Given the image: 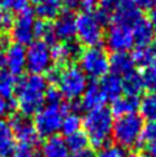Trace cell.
<instances>
[{"label":"cell","instance_id":"7dc6e473","mask_svg":"<svg viewBox=\"0 0 156 157\" xmlns=\"http://www.w3.org/2000/svg\"><path fill=\"white\" fill-rule=\"evenodd\" d=\"M31 2H33V3H35V4H37V3H39V2H41V0H31Z\"/></svg>","mask_w":156,"mask_h":157},{"label":"cell","instance_id":"603a6c76","mask_svg":"<svg viewBox=\"0 0 156 157\" xmlns=\"http://www.w3.org/2000/svg\"><path fill=\"white\" fill-rule=\"evenodd\" d=\"M131 31H133V36H134V43L137 46H144V44H150L154 42L155 34L147 18L142 17L131 27Z\"/></svg>","mask_w":156,"mask_h":157},{"label":"cell","instance_id":"ac0fdd59","mask_svg":"<svg viewBox=\"0 0 156 157\" xmlns=\"http://www.w3.org/2000/svg\"><path fill=\"white\" fill-rule=\"evenodd\" d=\"M41 157H69V149L66 147L65 139L61 135H53L47 138L42 144Z\"/></svg>","mask_w":156,"mask_h":157},{"label":"cell","instance_id":"484cf974","mask_svg":"<svg viewBox=\"0 0 156 157\" xmlns=\"http://www.w3.org/2000/svg\"><path fill=\"white\" fill-rule=\"evenodd\" d=\"M139 110L143 120L147 122H155L156 121V94H146L139 100Z\"/></svg>","mask_w":156,"mask_h":157},{"label":"cell","instance_id":"836d02e7","mask_svg":"<svg viewBox=\"0 0 156 157\" xmlns=\"http://www.w3.org/2000/svg\"><path fill=\"white\" fill-rule=\"evenodd\" d=\"M14 22V17L13 13L9 12V10L4 9L2 5H0V31H8L12 29Z\"/></svg>","mask_w":156,"mask_h":157},{"label":"cell","instance_id":"5b68a950","mask_svg":"<svg viewBox=\"0 0 156 157\" xmlns=\"http://www.w3.org/2000/svg\"><path fill=\"white\" fill-rule=\"evenodd\" d=\"M57 85L63 98L76 101L87 87V77L77 65H66L60 69Z\"/></svg>","mask_w":156,"mask_h":157},{"label":"cell","instance_id":"8992f818","mask_svg":"<svg viewBox=\"0 0 156 157\" xmlns=\"http://www.w3.org/2000/svg\"><path fill=\"white\" fill-rule=\"evenodd\" d=\"M76 35L80 44L88 48L99 47L104 39L103 26L92 12H82L76 17Z\"/></svg>","mask_w":156,"mask_h":157},{"label":"cell","instance_id":"30bf717a","mask_svg":"<svg viewBox=\"0 0 156 157\" xmlns=\"http://www.w3.org/2000/svg\"><path fill=\"white\" fill-rule=\"evenodd\" d=\"M34 12L30 7L20 12L10 29L13 40L24 47L26 44H30L34 39Z\"/></svg>","mask_w":156,"mask_h":157},{"label":"cell","instance_id":"8fae6325","mask_svg":"<svg viewBox=\"0 0 156 157\" xmlns=\"http://www.w3.org/2000/svg\"><path fill=\"white\" fill-rule=\"evenodd\" d=\"M104 38L107 47L112 52H127L135 44L131 29L120 24H111Z\"/></svg>","mask_w":156,"mask_h":157},{"label":"cell","instance_id":"e575fe53","mask_svg":"<svg viewBox=\"0 0 156 157\" xmlns=\"http://www.w3.org/2000/svg\"><path fill=\"white\" fill-rule=\"evenodd\" d=\"M9 157H41V156L37 152V148L18 144V145H16L13 153Z\"/></svg>","mask_w":156,"mask_h":157},{"label":"cell","instance_id":"f6af8a7d","mask_svg":"<svg viewBox=\"0 0 156 157\" xmlns=\"http://www.w3.org/2000/svg\"><path fill=\"white\" fill-rule=\"evenodd\" d=\"M126 157H146L144 153L138 152V151H134V152H130L129 155H126Z\"/></svg>","mask_w":156,"mask_h":157},{"label":"cell","instance_id":"9c48e42d","mask_svg":"<svg viewBox=\"0 0 156 157\" xmlns=\"http://www.w3.org/2000/svg\"><path fill=\"white\" fill-rule=\"evenodd\" d=\"M8 125L13 132L14 140H17L18 144L33 148H37L41 144V138L35 131L33 122L27 117L22 114H12Z\"/></svg>","mask_w":156,"mask_h":157},{"label":"cell","instance_id":"e0dca14e","mask_svg":"<svg viewBox=\"0 0 156 157\" xmlns=\"http://www.w3.org/2000/svg\"><path fill=\"white\" fill-rule=\"evenodd\" d=\"M109 69L116 75H127L134 70V61L129 52H113L108 57Z\"/></svg>","mask_w":156,"mask_h":157},{"label":"cell","instance_id":"bcb514c9","mask_svg":"<svg viewBox=\"0 0 156 157\" xmlns=\"http://www.w3.org/2000/svg\"><path fill=\"white\" fill-rule=\"evenodd\" d=\"M4 65H5V59H4V55L2 53V51H0V70L4 68Z\"/></svg>","mask_w":156,"mask_h":157},{"label":"cell","instance_id":"4316f807","mask_svg":"<svg viewBox=\"0 0 156 157\" xmlns=\"http://www.w3.org/2000/svg\"><path fill=\"white\" fill-rule=\"evenodd\" d=\"M16 85H17V81H16L14 75H12L5 69L0 70V98L5 100L12 99Z\"/></svg>","mask_w":156,"mask_h":157},{"label":"cell","instance_id":"d590c367","mask_svg":"<svg viewBox=\"0 0 156 157\" xmlns=\"http://www.w3.org/2000/svg\"><path fill=\"white\" fill-rule=\"evenodd\" d=\"M44 99H46L47 104L59 105V104H61V101H63V95H61V92L59 91V88L52 86V87H47Z\"/></svg>","mask_w":156,"mask_h":157},{"label":"cell","instance_id":"4dcf8cb0","mask_svg":"<svg viewBox=\"0 0 156 157\" xmlns=\"http://www.w3.org/2000/svg\"><path fill=\"white\" fill-rule=\"evenodd\" d=\"M152 142H156V121L147 122L143 126L141 140H139V147L141 145H146L148 143H152Z\"/></svg>","mask_w":156,"mask_h":157},{"label":"cell","instance_id":"c3c4849f","mask_svg":"<svg viewBox=\"0 0 156 157\" xmlns=\"http://www.w3.org/2000/svg\"><path fill=\"white\" fill-rule=\"evenodd\" d=\"M3 122H4V121H3L2 118H0V126H2V125H3Z\"/></svg>","mask_w":156,"mask_h":157},{"label":"cell","instance_id":"7a4b0ae2","mask_svg":"<svg viewBox=\"0 0 156 157\" xmlns=\"http://www.w3.org/2000/svg\"><path fill=\"white\" fill-rule=\"evenodd\" d=\"M113 122V116L107 106L87 112L85 118L82 120V126L83 132L86 134L88 143L94 149H100L109 144V139L112 138Z\"/></svg>","mask_w":156,"mask_h":157},{"label":"cell","instance_id":"f35d334b","mask_svg":"<svg viewBox=\"0 0 156 157\" xmlns=\"http://www.w3.org/2000/svg\"><path fill=\"white\" fill-rule=\"evenodd\" d=\"M139 9H152L156 7V0H129Z\"/></svg>","mask_w":156,"mask_h":157},{"label":"cell","instance_id":"52a82bcc","mask_svg":"<svg viewBox=\"0 0 156 157\" xmlns=\"http://www.w3.org/2000/svg\"><path fill=\"white\" fill-rule=\"evenodd\" d=\"M80 60V68L86 77L92 79L103 78L109 70V61L108 55L100 47H91L82 51Z\"/></svg>","mask_w":156,"mask_h":157},{"label":"cell","instance_id":"d6986e66","mask_svg":"<svg viewBox=\"0 0 156 157\" xmlns=\"http://www.w3.org/2000/svg\"><path fill=\"white\" fill-rule=\"evenodd\" d=\"M139 109V98L138 96H129V95H124V96L117 98L112 101V108H111V113L115 117H124L127 114L137 113Z\"/></svg>","mask_w":156,"mask_h":157},{"label":"cell","instance_id":"3957f363","mask_svg":"<svg viewBox=\"0 0 156 157\" xmlns=\"http://www.w3.org/2000/svg\"><path fill=\"white\" fill-rule=\"evenodd\" d=\"M143 126V118L138 113L119 117L117 121L113 122L112 138L115 139L116 144L124 149L139 147Z\"/></svg>","mask_w":156,"mask_h":157},{"label":"cell","instance_id":"6da1fadb","mask_svg":"<svg viewBox=\"0 0 156 157\" xmlns=\"http://www.w3.org/2000/svg\"><path fill=\"white\" fill-rule=\"evenodd\" d=\"M48 83L44 75L27 74L22 77L16 85V105L21 114L29 118L35 116L46 103V90Z\"/></svg>","mask_w":156,"mask_h":157},{"label":"cell","instance_id":"1f68e13d","mask_svg":"<svg viewBox=\"0 0 156 157\" xmlns=\"http://www.w3.org/2000/svg\"><path fill=\"white\" fill-rule=\"evenodd\" d=\"M96 157H126L125 149L115 144H107L103 148L99 149Z\"/></svg>","mask_w":156,"mask_h":157},{"label":"cell","instance_id":"b9f144b4","mask_svg":"<svg viewBox=\"0 0 156 157\" xmlns=\"http://www.w3.org/2000/svg\"><path fill=\"white\" fill-rule=\"evenodd\" d=\"M70 157H96V153L94 152V149H91V148H85V149L80 151V152L73 153Z\"/></svg>","mask_w":156,"mask_h":157},{"label":"cell","instance_id":"ffe728a7","mask_svg":"<svg viewBox=\"0 0 156 157\" xmlns=\"http://www.w3.org/2000/svg\"><path fill=\"white\" fill-rule=\"evenodd\" d=\"M100 88H102L103 94L105 95L107 100H116L117 98H120L124 88H122V78L120 75H116L113 73H107L103 78H100L99 83Z\"/></svg>","mask_w":156,"mask_h":157},{"label":"cell","instance_id":"8d00e7d4","mask_svg":"<svg viewBox=\"0 0 156 157\" xmlns=\"http://www.w3.org/2000/svg\"><path fill=\"white\" fill-rule=\"evenodd\" d=\"M16 100H5L3 98H0V117L3 116H7L8 113H10L14 108H16Z\"/></svg>","mask_w":156,"mask_h":157},{"label":"cell","instance_id":"f546056e","mask_svg":"<svg viewBox=\"0 0 156 157\" xmlns=\"http://www.w3.org/2000/svg\"><path fill=\"white\" fill-rule=\"evenodd\" d=\"M141 77L143 81V86L151 94H156V64L143 68Z\"/></svg>","mask_w":156,"mask_h":157},{"label":"cell","instance_id":"4fadbf2b","mask_svg":"<svg viewBox=\"0 0 156 157\" xmlns=\"http://www.w3.org/2000/svg\"><path fill=\"white\" fill-rule=\"evenodd\" d=\"M82 53L81 44L74 40L56 43L51 47V57L59 66L69 64L70 61H74Z\"/></svg>","mask_w":156,"mask_h":157},{"label":"cell","instance_id":"83f0119b","mask_svg":"<svg viewBox=\"0 0 156 157\" xmlns=\"http://www.w3.org/2000/svg\"><path fill=\"white\" fill-rule=\"evenodd\" d=\"M81 126H82V118L78 116L77 112H68L63 117L60 131L65 136H69L77 131H81Z\"/></svg>","mask_w":156,"mask_h":157},{"label":"cell","instance_id":"44dd1931","mask_svg":"<svg viewBox=\"0 0 156 157\" xmlns=\"http://www.w3.org/2000/svg\"><path fill=\"white\" fill-rule=\"evenodd\" d=\"M133 61L134 65L141 68H147L150 65L156 64V42H152L144 46H137L133 51Z\"/></svg>","mask_w":156,"mask_h":157},{"label":"cell","instance_id":"f1b7e54d","mask_svg":"<svg viewBox=\"0 0 156 157\" xmlns=\"http://www.w3.org/2000/svg\"><path fill=\"white\" fill-rule=\"evenodd\" d=\"M65 143H66V147H68L69 152L76 153V152H80V151L87 148L88 139L83 131H77L74 134H72V135L66 136Z\"/></svg>","mask_w":156,"mask_h":157},{"label":"cell","instance_id":"ee69618b","mask_svg":"<svg viewBox=\"0 0 156 157\" xmlns=\"http://www.w3.org/2000/svg\"><path fill=\"white\" fill-rule=\"evenodd\" d=\"M3 47H8V39L5 38L3 34H0V49Z\"/></svg>","mask_w":156,"mask_h":157},{"label":"cell","instance_id":"ab89813d","mask_svg":"<svg viewBox=\"0 0 156 157\" xmlns=\"http://www.w3.org/2000/svg\"><path fill=\"white\" fill-rule=\"evenodd\" d=\"M100 0H80V7L83 9V12H92L98 5Z\"/></svg>","mask_w":156,"mask_h":157},{"label":"cell","instance_id":"ba28073f","mask_svg":"<svg viewBox=\"0 0 156 157\" xmlns=\"http://www.w3.org/2000/svg\"><path fill=\"white\" fill-rule=\"evenodd\" d=\"M51 47L42 40H35L26 48V69L30 74L43 75L52 68Z\"/></svg>","mask_w":156,"mask_h":157},{"label":"cell","instance_id":"74e56055","mask_svg":"<svg viewBox=\"0 0 156 157\" xmlns=\"http://www.w3.org/2000/svg\"><path fill=\"white\" fill-rule=\"evenodd\" d=\"M121 0H100L99 2V8H102L104 10H107L113 16V12L116 10L117 5L120 4Z\"/></svg>","mask_w":156,"mask_h":157},{"label":"cell","instance_id":"60d3db41","mask_svg":"<svg viewBox=\"0 0 156 157\" xmlns=\"http://www.w3.org/2000/svg\"><path fill=\"white\" fill-rule=\"evenodd\" d=\"M144 156L146 157H156V142L148 143L144 145Z\"/></svg>","mask_w":156,"mask_h":157},{"label":"cell","instance_id":"7c38bea8","mask_svg":"<svg viewBox=\"0 0 156 157\" xmlns=\"http://www.w3.org/2000/svg\"><path fill=\"white\" fill-rule=\"evenodd\" d=\"M142 17V10L138 7H135L129 0H121L120 4L117 5L116 10L113 12L112 24H120L131 29Z\"/></svg>","mask_w":156,"mask_h":157},{"label":"cell","instance_id":"2e32d148","mask_svg":"<svg viewBox=\"0 0 156 157\" xmlns=\"http://www.w3.org/2000/svg\"><path fill=\"white\" fill-rule=\"evenodd\" d=\"M105 101H107V98L103 94L99 83L92 82L90 85H87L85 92L81 96V101L78 104H80V109L88 112L96 108H102V106H104Z\"/></svg>","mask_w":156,"mask_h":157},{"label":"cell","instance_id":"277c9868","mask_svg":"<svg viewBox=\"0 0 156 157\" xmlns=\"http://www.w3.org/2000/svg\"><path fill=\"white\" fill-rule=\"evenodd\" d=\"M69 112V105L61 103L59 105L47 104L34 116L33 125L39 138H49L57 135L60 131L63 117Z\"/></svg>","mask_w":156,"mask_h":157},{"label":"cell","instance_id":"9a60e30c","mask_svg":"<svg viewBox=\"0 0 156 157\" xmlns=\"http://www.w3.org/2000/svg\"><path fill=\"white\" fill-rule=\"evenodd\" d=\"M5 66L12 75H21L26 69V48L13 43L7 47V53L4 55Z\"/></svg>","mask_w":156,"mask_h":157},{"label":"cell","instance_id":"d4e9b609","mask_svg":"<svg viewBox=\"0 0 156 157\" xmlns=\"http://www.w3.org/2000/svg\"><path fill=\"white\" fill-rule=\"evenodd\" d=\"M122 88H124L125 95L129 96H139V94L143 91V81L139 73L133 70L127 75L122 78Z\"/></svg>","mask_w":156,"mask_h":157},{"label":"cell","instance_id":"7402d4cb","mask_svg":"<svg viewBox=\"0 0 156 157\" xmlns=\"http://www.w3.org/2000/svg\"><path fill=\"white\" fill-rule=\"evenodd\" d=\"M61 8H63V0H41L37 3L35 13L38 14L39 20L49 22L61 13Z\"/></svg>","mask_w":156,"mask_h":157},{"label":"cell","instance_id":"d6a6232c","mask_svg":"<svg viewBox=\"0 0 156 157\" xmlns=\"http://www.w3.org/2000/svg\"><path fill=\"white\" fill-rule=\"evenodd\" d=\"M0 5L9 12H22L29 7V0H0Z\"/></svg>","mask_w":156,"mask_h":157},{"label":"cell","instance_id":"cb8c5ba5","mask_svg":"<svg viewBox=\"0 0 156 157\" xmlns=\"http://www.w3.org/2000/svg\"><path fill=\"white\" fill-rule=\"evenodd\" d=\"M16 148V140L8 122H3L0 126V157H8Z\"/></svg>","mask_w":156,"mask_h":157},{"label":"cell","instance_id":"7bdbcfd3","mask_svg":"<svg viewBox=\"0 0 156 157\" xmlns=\"http://www.w3.org/2000/svg\"><path fill=\"white\" fill-rule=\"evenodd\" d=\"M150 25L152 27L154 34H156V7L151 9V13H150Z\"/></svg>","mask_w":156,"mask_h":157},{"label":"cell","instance_id":"5bb4252c","mask_svg":"<svg viewBox=\"0 0 156 157\" xmlns=\"http://www.w3.org/2000/svg\"><path fill=\"white\" fill-rule=\"evenodd\" d=\"M52 26L56 39L63 40V43L73 40L76 36V14L72 10H63L55 18Z\"/></svg>","mask_w":156,"mask_h":157}]
</instances>
